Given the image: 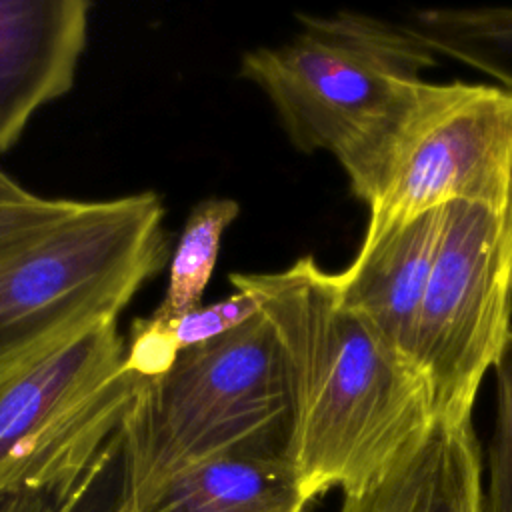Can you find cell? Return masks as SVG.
Instances as JSON below:
<instances>
[{
    "instance_id": "2",
    "label": "cell",
    "mask_w": 512,
    "mask_h": 512,
    "mask_svg": "<svg viewBox=\"0 0 512 512\" xmlns=\"http://www.w3.org/2000/svg\"><path fill=\"white\" fill-rule=\"evenodd\" d=\"M290 394L274 332L260 312L186 348L142 380L118 432L122 512L138 510L178 470L224 454H286Z\"/></svg>"
},
{
    "instance_id": "6",
    "label": "cell",
    "mask_w": 512,
    "mask_h": 512,
    "mask_svg": "<svg viewBox=\"0 0 512 512\" xmlns=\"http://www.w3.org/2000/svg\"><path fill=\"white\" fill-rule=\"evenodd\" d=\"M124 352L106 320L0 378V496L60 498L118 436L142 384Z\"/></svg>"
},
{
    "instance_id": "10",
    "label": "cell",
    "mask_w": 512,
    "mask_h": 512,
    "mask_svg": "<svg viewBox=\"0 0 512 512\" xmlns=\"http://www.w3.org/2000/svg\"><path fill=\"white\" fill-rule=\"evenodd\" d=\"M480 444L470 420H434L340 512H484Z\"/></svg>"
},
{
    "instance_id": "14",
    "label": "cell",
    "mask_w": 512,
    "mask_h": 512,
    "mask_svg": "<svg viewBox=\"0 0 512 512\" xmlns=\"http://www.w3.org/2000/svg\"><path fill=\"white\" fill-rule=\"evenodd\" d=\"M492 370L496 376V420L488 448L484 512H512V336Z\"/></svg>"
},
{
    "instance_id": "3",
    "label": "cell",
    "mask_w": 512,
    "mask_h": 512,
    "mask_svg": "<svg viewBox=\"0 0 512 512\" xmlns=\"http://www.w3.org/2000/svg\"><path fill=\"white\" fill-rule=\"evenodd\" d=\"M338 164L368 206L362 244L452 202L510 210L512 90L418 80Z\"/></svg>"
},
{
    "instance_id": "15",
    "label": "cell",
    "mask_w": 512,
    "mask_h": 512,
    "mask_svg": "<svg viewBox=\"0 0 512 512\" xmlns=\"http://www.w3.org/2000/svg\"><path fill=\"white\" fill-rule=\"evenodd\" d=\"M124 470L120 438L116 436L88 470L54 500V512H122Z\"/></svg>"
},
{
    "instance_id": "17",
    "label": "cell",
    "mask_w": 512,
    "mask_h": 512,
    "mask_svg": "<svg viewBox=\"0 0 512 512\" xmlns=\"http://www.w3.org/2000/svg\"><path fill=\"white\" fill-rule=\"evenodd\" d=\"M80 204V200L38 196L26 204L0 206V258L62 224Z\"/></svg>"
},
{
    "instance_id": "11",
    "label": "cell",
    "mask_w": 512,
    "mask_h": 512,
    "mask_svg": "<svg viewBox=\"0 0 512 512\" xmlns=\"http://www.w3.org/2000/svg\"><path fill=\"white\" fill-rule=\"evenodd\" d=\"M286 454H224L172 474L134 512H308Z\"/></svg>"
},
{
    "instance_id": "16",
    "label": "cell",
    "mask_w": 512,
    "mask_h": 512,
    "mask_svg": "<svg viewBox=\"0 0 512 512\" xmlns=\"http://www.w3.org/2000/svg\"><path fill=\"white\" fill-rule=\"evenodd\" d=\"M258 314H260V306L248 294L234 290L230 296L218 302L200 304L176 318H166V320L170 324V330L178 348L186 350V348L216 340L240 328L242 324H246Z\"/></svg>"
},
{
    "instance_id": "1",
    "label": "cell",
    "mask_w": 512,
    "mask_h": 512,
    "mask_svg": "<svg viewBox=\"0 0 512 512\" xmlns=\"http://www.w3.org/2000/svg\"><path fill=\"white\" fill-rule=\"evenodd\" d=\"M268 320L290 394L286 458L314 502L376 480L434 422L424 380L340 298L334 272L302 256L276 272H232Z\"/></svg>"
},
{
    "instance_id": "8",
    "label": "cell",
    "mask_w": 512,
    "mask_h": 512,
    "mask_svg": "<svg viewBox=\"0 0 512 512\" xmlns=\"http://www.w3.org/2000/svg\"><path fill=\"white\" fill-rule=\"evenodd\" d=\"M86 0H0V154L74 86L88 42Z\"/></svg>"
},
{
    "instance_id": "9",
    "label": "cell",
    "mask_w": 512,
    "mask_h": 512,
    "mask_svg": "<svg viewBox=\"0 0 512 512\" xmlns=\"http://www.w3.org/2000/svg\"><path fill=\"white\" fill-rule=\"evenodd\" d=\"M444 218L446 206L424 212L386 232L380 240L360 244L354 260L334 272L342 302L410 364L418 312L440 246Z\"/></svg>"
},
{
    "instance_id": "13",
    "label": "cell",
    "mask_w": 512,
    "mask_h": 512,
    "mask_svg": "<svg viewBox=\"0 0 512 512\" xmlns=\"http://www.w3.org/2000/svg\"><path fill=\"white\" fill-rule=\"evenodd\" d=\"M240 206L232 198H206L190 210L168 266V286L154 310L176 318L202 304L204 290L218 262L222 236L238 218Z\"/></svg>"
},
{
    "instance_id": "5",
    "label": "cell",
    "mask_w": 512,
    "mask_h": 512,
    "mask_svg": "<svg viewBox=\"0 0 512 512\" xmlns=\"http://www.w3.org/2000/svg\"><path fill=\"white\" fill-rule=\"evenodd\" d=\"M298 32L240 60V76L270 100L290 144L346 154L424 72L438 64L402 22L358 10L298 14Z\"/></svg>"
},
{
    "instance_id": "7",
    "label": "cell",
    "mask_w": 512,
    "mask_h": 512,
    "mask_svg": "<svg viewBox=\"0 0 512 512\" xmlns=\"http://www.w3.org/2000/svg\"><path fill=\"white\" fill-rule=\"evenodd\" d=\"M512 336V208L452 202L418 312L412 364L434 420L472 418Z\"/></svg>"
},
{
    "instance_id": "4",
    "label": "cell",
    "mask_w": 512,
    "mask_h": 512,
    "mask_svg": "<svg viewBox=\"0 0 512 512\" xmlns=\"http://www.w3.org/2000/svg\"><path fill=\"white\" fill-rule=\"evenodd\" d=\"M164 214L156 192L82 202L62 224L0 258V378L118 320L166 266Z\"/></svg>"
},
{
    "instance_id": "20",
    "label": "cell",
    "mask_w": 512,
    "mask_h": 512,
    "mask_svg": "<svg viewBox=\"0 0 512 512\" xmlns=\"http://www.w3.org/2000/svg\"><path fill=\"white\" fill-rule=\"evenodd\" d=\"M38 194L26 190L22 184H18L8 172L0 168V206H14V204H26L36 200Z\"/></svg>"
},
{
    "instance_id": "18",
    "label": "cell",
    "mask_w": 512,
    "mask_h": 512,
    "mask_svg": "<svg viewBox=\"0 0 512 512\" xmlns=\"http://www.w3.org/2000/svg\"><path fill=\"white\" fill-rule=\"evenodd\" d=\"M124 340V364L142 380L164 376L182 352L172 336L168 320L156 312L146 318H136Z\"/></svg>"
},
{
    "instance_id": "19",
    "label": "cell",
    "mask_w": 512,
    "mask_h": 512,
    "mask_svg": "<svg viewBox=\"0 0 512 512\" xmlns=\"http://www.w3.org/2000/svg\"><path fill=\"white\" fill-rule=\"evenodd\" d=\"M0 512H54V498L46 494L0 496Z\"/></svg>"
},
{
    "instance_id": "12",
    "label": "cell",
    "mask_w": 512,
    "mask_h": 512,
    "mask_svg": "<svg viewBox=\"0 0 512 512\" xmlns=\"http://www.w3.org/2000/svg\"><path fill=\"white\" fill-rule=\"evenodd\" d=\"M402 24L438 58H450L512 90V6L418 8Z\"/></svg>"
}]
</instances>
